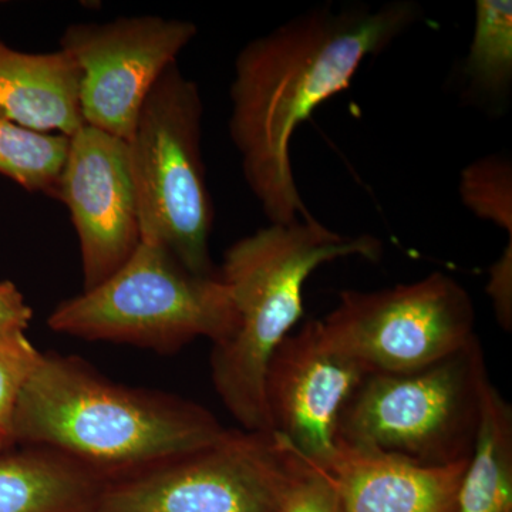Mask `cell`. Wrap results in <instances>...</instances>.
Returning a JSON list of instances; mask_svg holds the SVG:
<instances>
[{
  "instance_id": "obj_8",
  "label": "cell",
  "mask_w": 512,
  "mask_h": 512,
  "mask_svg": "<svg viewBox=\"0 0 512 512\" xmlns=\"http://www.w3.org/2000/svg\"><path fill=\"white\" fill-rule=\"evenodd\" d=\"M320 322L330 342L369 373L423 369L477 339L470 295L441 272L380 291H343Z\"/></svg>"
},
{
  "instance_id": "obj_9",
  "label": "cell",
  "mask_w": 512,
  "mask_h": 512,
  "mask_svg": "<svg viewBox=\"0 0 512 512\" xmlns=\"http://www.w3.org/2000/svg\"><path fill=\"white\" fill-rule=\"evenodd\" d=\"M197 32L188 20L161 16L77 23L64 30L60 50L80 70L84 124L127 141L154 84Z\"/></svg>"
},
{
  "instance_id": "obj_7",
  "label": "cell",
  "mask_w": 512,
  "mask_h": 512,
  "mask_svg": "<svg viewBox=\"0 0 512 512\" xmlns=\"http://www.w3.org/2000/svg\"><path fill=\"white\" fill-rule=\"evenodd\" d=\"M298 454L272 431L207 446L104 485L93 512H281Z\"/></svg>"
},
{
  "instance_id": "obj_16",
  "label": "cell",
  "mask_w": 512,
  "mask_h": 512,
  "mask_svg": "<svg viewBox=\"0 0 512 512\" xmlns=\"http://www.w3.org/2000/svg\"><path fill=\"white\" fill-rule=\"evenodd\" d=\"M468 89L488 101L504 100L512 84V3L477 0L473 39L463 69Z\"/></svg>"
},
{
  "instance_id": "obj_2",
  "label": "cell",
  "mask_w": 512,
  "mask_h": 512,
  "mask_svg": "<svg viewBox=\"0 0 512 512\" xmlns=\"http://www.w3.org/2000/svg\"><path fill=\"white\" fill-rule=\"evenodd\" d=\"M225 431L200 404L111 382L77 357L42 353L20 394L13 441L62 453L109 483Z\"/></svg>"
},
{
  "instance_id": "obj_21",
  "label": "cell",
  "mask_w": 512,
  "mask_h": 512,
  "mask_svg": "<svg viewBox=\"0 0 512 512\" xmlns=\"http://www.w3.org/2000/svg\"><path fill=\"white\" fill-rule=\"evenodd\" d=\"M487 293L493 301L495 316L505 330L512 326V241H508L503 255L491 266Z\"/></svg>"
},
{
  "instance_id": "obj_19",
  "label": "cell",
  "mask_w": 512,
  "mask_h": 512,
  "mask_svg": "<svg viewBox=\"0 0 512 512\" xmlns=\"http://www.w3.org/2000/svg\"><path fill=\"white\" fill-rule=\"evenodd\" d=\"M42 353L26 335L0 336V453L15 448L13 424L20 394Z\"/></svg>"
},
{
  "instance_id": "obj_14",
  "label": "cell",
  "mask_w": 512,
  "mask_h": 512,
  "mask_svg": "<svg viewBox=\"0 0 512 512\" xmlns=\"http://www.w3.org/2000/svg\"><path fill=\"white\" fill-rule=\"evenodd\" d=\"M107 480L42 447L0 453V512H93Z\"/></svg>"
},
{
  "instance_id": "obj_18",
  "label": "cell",
  "mask_w": 512,
  "mask_h": 512,
  "mask_svg": "<svg viewBox=\"0 0 512 512\" xmlns=\"http://www.w3.org/2000/svg\"><path fill=\"white\" fill-rule=\"evenodd\" d=\"M458 190L468 210L512 238V165L507 157L488 156L468 165Z\"/></svg>"
},
{
  "instance_id": "obj_12",
  "label": "cell",
  "mask_w": 512,
  "mask_h": 512,
  "mask_svg": "<svg viewBox=\"0 0 512 512\" xmlns=\"http://www.w3.org/2000/svg\"><path fill=\"white\" fill-rule=\"evenodd\" d=\"M467 461L424 467L338 446L328 473L345 512H458V490Z\"/></svg>"
},
{
  "instance_id": "obj_1",
  "label": "cell",
  "mask_w": 512,
  "mask_h": 512,
  "mask_svg": "<svg viewBox=\"0 0 512 512\" xmlns=\"http://www.w3.org/2000/svg\"><path fill=\"white\" fill-rule=\"evenodd\" d=\"M412 0L373 9L318 8L256 37L239 52L229 136L249 190L271 224L312 217L295 183L293 134L325 101L348 89L362 63L421 19Z\"/></svg>"
},
{
  "instance_id": "obj_4",
  "label": "cell",
  "mask_w": 512,
  "mask_h": 512,
  "mask_svg": "<svg viewBox=\"0 0 512 512\" xmlns=\"http://www.w3.org/2000/svg\"><path fill=\"white\" fill-rule=\"evenodd\" d=\"M47 326L73 338L173 353L198 338L225 342L237 312L220 275L192 274L167 248L140 241L110 278L60 302Z\"/></svg>"
},
{
  "instance_id": "obj_13",
  "label": "cell",
  "mask_w": 512,
  "mask_h": 512,
  "mask_svg": "<svg viewBox=\"0 0 512 512\" xmlns=\"http://www.w3.org/2000/svg\"><path fill=\"white\" fill-rule=\"evenodd\" d=\"M80 70L63 50L26 53L0 40V114L20 126L72 137L84 126Z\"/></svg>"
},
{
  "instance_id": "obj_3",
  "label": "cell",
  "mask_w": 512,
  "mask_h": 512,
  "mask_svg": "<svg viewBox=\"0 0 512 512\" xmlns=\"http://www.w3.org/2000/svg\"><path fill=\"white\" fill-rule=\"evenodd\" d=\"M372 235L345 237L315 218L269 224L227 249L220 278L237 312L231 338L212 346L211 376L218 396L242 429L271 431L266 413V367L303 315L309 276L335 259L382 258Z\"/></svg>"
},
{
  "instance_id": "obj_20",
  "label": "cell",
  "mask_w": 512,
  "mask_h": 512,
  "mask_svg": "<svg viewBox=\"0 0 512 512\" xmlns=\"http://www.w3.org/2000/svg\"><path fill=\"white\" fill-rule=\"evenodd\" d=\"M281 512H345L335 481L301 456L296 457Z\"/></svg>"
},
{
  "instance_id": "obj_6",
  "label": "cell",
  "mask_w": 512,
  "mask_h": 512,
  "mask_svg": "<svg viewBox=\"0 0 512 512\" xmlns=\"http://www.w3.org/2000/svg\"><path fill=\"white\" fill-rule=\"evenodd\" d=\"M200 87L171 64L127 140L140 238L167 248L192 274L217 276L210 254L214 207L202 163Z\"/></svg>"
},
{
  "instance_id": "obj_11",
  "label": "cell",
  "mask_w": 512,
  "mask_h": 512,
  "mask_svg": "<svg viewBox=\"0 0 512 512\" xmlns=\"http://www.w3.org/2000/svg\"><path fill=\"white\" fill-rule=\"evenodd\" d=\"M57 198L79 238L87 291L119 271L141 241L127 141L84 124L70 137Z\"/></svg>"
},
{
  "instance_id": "obj_10",
  "label": "cell",
  "mask_w": 512,
  "mask_h": 512,
  "mask_svg": "<svg viewBox=\"0 0 512 512\" xmlns=\"http://www.w3.org/2000/svg\"><path fill=\"white\" fill-rule=\"evenodd\" d=\"M369 372L333 345L320 320L286 336L266 367L264 396L272 433L320 470L338 451L346 403Z\"/></svg>"
},
{
  "instance_id": "obj_17",
  "label": "cell",
  "mask_w": 512,
  "mask_h": 512,
  "mask_svg": "<svg viewBox=\"0 0 512 512\" xmlns=\"http://www.w3.org/2000/svg\"><path fill=\"white\" fill-rule=\"evenodd\" d=\"M70 137L20 126L0 114V174L32 192L57 198Z\"/></svg>"
},
{
  "instance_id": "obj_5",
  "label": "cell",
  "mask_w": 512,
  "mask_h": 512,
  "mask_svg": "<svg viewBox=\"0 0 512 512\" xmlns=\"http://www.w3.org/2000/svg\"><path fill=\"white\" fill-rule=\"evenodd\" d=\"M488 380L478 339L423 369L369 373L340 414L338 446L424 467L467 461Z\"/></svg>"
},
{
  "instance_id": "obj_15",
  "label": "cell",
  "mask_w": 512,
  "mask_h": 512,
  "mask_svg": "<svg viewBox=\"0 0 512 512\" xmlns=\"http://www.w3.org/2000/svg\"><path fill=\"white\" fill-rule=\"evenodd\" d=\"M458 512H512V409L490 380L458 490Z\"/></svg>"
},
{
  "instance_id": "obj_22",
  "label": "cell",
  "mask_w": 512,
  "mask_h": 512,
  "mask_svg": "<svg viewBox=\"0 0 512 512\" xmlns=\"http://www.w3.org/2000/svg\"><path fill=\"white\" fill-rule=\"evenodd\" d=\"M32 308L13 282H0V336L26 335Z\"/></svg>"
}]
</instances>
